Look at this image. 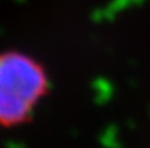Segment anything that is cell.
<instances>
[{
	"label": "cell",
	"instance_id": "cell-1",
	"mask_svg": "<svg viewBox=\"0 0 150 148\" xmlns=\"http://www.w3.org/2000/svg\"><path fill=\"white\" fill-rule=\"evenodd\" d=\"M50 87L41 61L22 51L0 52V125L13 128L29 122Z\"/></svg>",
	"mask_w": 150,
	"mask_h": 148
}]
</instances>
